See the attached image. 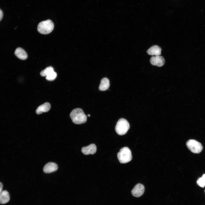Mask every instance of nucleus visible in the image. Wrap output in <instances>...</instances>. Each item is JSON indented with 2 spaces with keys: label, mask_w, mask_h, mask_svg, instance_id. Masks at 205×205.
<instances>
[{
  "label": "nucleus",
  "mask_w": 205,
  "mask_h": 205,
  "mask_svg": "<svg viewBox=\"0 0 205 205\" xmlns=\"http://www.w3.org/2000/svg\"><path fill=\"white\" fill-rule=\"evenodd\" d=\"M109 86L110 83L109 79L106 77H104L101 80L99 88L100 91H104L107 90Z\"/></svg>",
  "instance_id": "obj_13"
},
{
  "label": "nucleus",
  "mask_w": 205,
  "mask_h": 205,
  "mask_svg": "<svg viewBox=\"0 0 205 205\" xmlns=\"http://www.w3.org/2000/svg\"><path fill=\"white\" fill-rule=\"evenodd\" d=\"M96 151L97 147L94 144H92L87 147H83L81 149L82 152L85 155L93 154L96 152Z\"/></svg>",
  "instance_id": "obj_9"
},
{
  "label": "nucleus",
  "mask_w": 205,
  "mask_h": 205,
  "mask_svg": "<svg viewBox=\"0 0 205 205\" xmlns=\"http://www.w3.org/2000/svg\"><path fill=\"white\" fill-rule=\"evenodd\" d=\"M90 114H88V115H87V116H88V117H90Z\"/></svg>",
  "instance_id": "obj_20"
},
{
  "label": "nucleus",
  "mask_w": 205,
  "mask_h": 205,
  "mask_svg": "<svg viewBox=\"0 0 205 205\" xmlns=\"http://www.w3.org/2000/svg\"><path fill=\"white\" fill-rule=\"evenodd\" d=\"M10 199L9 192L6 190L2 191L0 193V204H4L7 203Z\"/></svg>",
  "instance_id": "obj_14"
},
{
  "label": "nucleus",
  "mask_w": 205,
  "mask_h": 205,
  "mask_svg": "<svg viewBox=\"0 0 205 205\" xmlns=\"http://www.w3.org/2000/svg\"><path fill=\"white\" fill-rule=\"evenodd\" d=\"M57 76V73L54 71H53L46 76V79L48 81H52L56 78Z\"/></svg>",
  "instance_id": "obj_16"
},
{
  "label": "nucleus",
  "mask_w": 205,
  "mask_h": 205,
  "mask_svg": "<svg viewBox=\"0 0 205 205\" xmlns=\"http://www.w3.org/2000/svg\"><path fill=\"white\" fill-rule=\"evenodd\" d=\"M151 64L158 67L163 66L165 63V60L163 57L159 56H152L150 59Z\"/></svg>",
  "instance_id": "obj_7"
},
{
  "label": "nucleus",
  "mask_w": 205,
  "mask_h": 205,
  "mask_svg": "<svg viewBox=\"0 0 205 205\" xmlns=\"http://www.w3.org/2000/svg\"><path fill=\"white\" fill-rule=\"evenodd\" d=\"M186 145L188 149L194 153H199L203 149L201 144L194 140L191 139L188 140L186 142Z\"/></svg>",
  "instance_id": "obj_5"
},
{
  "label": "nucleus",
  "mask_w": 205,
  "mask_h": 205,
  "mask_svg": "<svg viewBox=\"0 0 205 205\" xmlns=\"http://www.w3.org/2000/svg\"><path fill=\"white\" fill-rule=\"evenodd\" d=\"M15 55L19 58L22 60H25L27 58V54L22 48H17L15 52Z\"/></svg>",
  "instance_id": "obj_12"
},
{
  "label": "nucleus",
  "mask_w": 205,
  "mask_h": 205,
  "mask_svg": "<svg viewBox=\"0 0 205 205\" xmlns=\"http://www.w3.org/2000/svg\"><path fill=\"white\" fill-rule=\"evenodd\" d=\"M3 16V12L0 9V21L2 19Z\"/></svg>",
  "instance_id": "obj_18"
},
{
  "label": "nucleus",
  "mask_w": 205,
  "mask_h": 205,
  "mask_svg": "<svg viewBox=\"0 0 205 205\" xmlns=\"http://www.w3.org/2000/svg\"><path fill=\"white\" fill-rule=\"evenodd\" d=\"M161 49L157 45H153L149 48L147 51V53L151 55L159 56L161 54Z\"/></svg>",
  "instance_id": "obj_11"
},
{
  "label": "nucleus",
  "mask_w": 205,
  "mask_h": 205,
  "mask_svg": "<svg viewBox=\"0 0 205 205\" xmlns=\"http://www.w3.org/2000/svg\"></svg>",
  "instance_id": "obj_21"
},
{
  "label": "nucleus",
  "mask_w": 205,
  "mask_h": 205,
  "mask_svg": "<svg viewBox=\"0 0 205 205\" xmlns=\"http://www.w3.org/2000/svg\"><path fill=\"white\" fill-rule=\"evenodd\" d=\"M144 191V186L141 184L138 183L134 187L131 191V193L134 196L138 197L143 195Z\"/></svg>",
  "instance_id": "obj_6"
},
{
  "label": "nucleus",
  "mask_w": 205,
  "mask_h": 205,
  "mask_svg": "<svg viewBox=\"0 0 205 205\" xmlns=\"http://www.w3.org/2000/svg\"><path fill=\"white\" fill-rule=\"evenodd\" d=\"M50 108L51 105L50 103L46 102L39 106L36 109V112L38 114H41L43 112L48 111Z\"/></svg>",
  "instance_id": "obj_10"
},
{
  "label": "nucleus",
  "mask_w": 205,
  "mask_h": 205,
  "mask_svg": "<svg viewBox=\"0 0 205 205\" xmlns=\"http://www.w3.org/2000/svg\"><path fill=\"white\" fill-rule=\"evenodd\" d=\"M130 128V125L128 121L124 118L119 119L115 128L116 132L120 135L126 134Z\"/></svg>",
  "instance_id": "obj_4"
},
{
  "label": "nucleus",
  "mask_w": 205,
  "mask_h": 205,
  "mask_svg": "<svg viewBox=\"0 0 205 205\" xmlns=\"http://www.w3.org/2000/svg\"><path fill=\"white\" fill-rule=\"evenodd\" d=\"M3 186L2 184L0 182V193L2 191Z\"/></svg>",
  "instance_id": "obj_19"
},
{
  "label": "nucleus",
  "mask_w": 205,
  "mask_h": 205,
  "mask_svg": "<svg viewBox=\"0 0 205 205\" xmlns=\"http://www.w3.org/2000/svg\"><path fill=\"white\" fill-rule=\"evenodd\" d=\"M70 116L72 122L75 124H80L86 122L87 117L82 109L77 108L71 112Z\"/></svg>",
  "instance_id": "obj_1"
},
{
  "label": "nucleus",
  "mask_w": 205,
  "mask_h": 205,
  "mask_svg": "<svg viewBox=\"0 0 205 205\" xmlns=\"http://www.w3.org/2000/svg\"><path fill=\"white\" fill-rule=\"evenodd\" d=\"M54 27V24L52 21L48 19L40 22L37 27V30L41 34H48L52 31Z\"/></svg>",
  "instance_id": "obj_2"
},
{
  "label": "nucleus",
  "mask_w": 205,
  "mask_h": 205,
  "mask_svg": "<svg viewBox=\"0 0 205 205\" xmlns=\"http://www.w3.org/2000/svg\"><path fill=\"white\" fill-rule=\"evenodd\" d=\"M53 71H54L53 68L51 66H49L42 70L40 72V74L42 76H46Z\"/></svg>",
  "instance_id": "obj_15"
},
{
  "label": "nucleus",
  "mask_w": 205,
  "mask_h": 205,
  "mask_svg": "<svg viewBox=\"0 0 205 205\" xmlns=\"http://www.w3.org/2000/svg\"><path fill=\"white\" fill-rule=\"evenodd\" d=\"M117 155L119 161L121 163H127L130 161L132 158L131 152L127 147L121 148Z\"/></svg>",
  "instance_id": "obj_3"
},
{
  "label": "nucleus",
  "mask_w": 205,
  "mask_h": 205,
  "mask_svg": "<svg viewBox=\"0 0 205 205\" xmlns=\"http://www.w3.org/2000/svg\"><path fill=\"white\" fill-rule=\"evenodd\" d=\"M58 169V165L53 162H49L44 166L43 171L45 173H49L56 171Z\"/></svg>",
  "instance_id": "obj_8"
},
{
  "label": "nucleus",
  "mask_w": 205,
  "mask_h": 205,
  "mask_svg": "<svg viewBox=\"0 0 205 205\" xmlns=\"http://www.w3.org/2000/svg\"><path fill=\"white\" fill-rule=\"evenodd\" d=\"M197 184L200 186L204 187L205 186V174L199 178L197 181Z\"/></svg>",
  "instance_id": "obj_17"
}]
</instances>
